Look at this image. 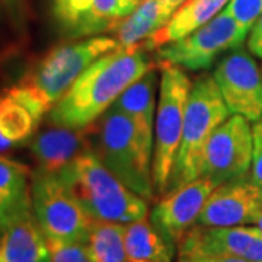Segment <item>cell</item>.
Wrapping results in <instances>:
<instances>
[{"label":"cell","instance_id":"obj_27","mask_svg":"<svg viewBox=\"0 0 262 262\" xmlns=\"http://www.w3.org/2000/svg\"><path fill=\"white\" fill-rule=\"evenodd\" d=\"M248 48L253 56L262 58V15L253 24V27L249 31Z\"/></svg>","mask_w":262,"mask_h":262},{"label":"cell","instance_id":"obj_29","mask_svg":"<svg viewBox=\"0 0 262 262\" xmlns=\"http://www.w3.org/2000/svg\"><path fill=\"white\" fill-rule=\"evenodd\" d=\"M28 196H27V198H28ZM22 201H24V200H22ZM22 201H20V203H22ZM20 203L15 204V206L0 203V233H2V232L5 230V227L8 226L9 220L12 219V215H13V213H15V210H16V207H18Z\"/></svg>","mask_w":262,"mask_h":262},{"label":"cell","instance_id":"obj_10","mask_svg":"<svg viewBox=\"0 0 262 262\" xmlns=\"http://www.w3.org/2000/svg\"><path fill=\"white\" fill-rule=\"evenodd\" d=\"M213 76L230 114L249 122L262 120V72L248 51L232 50L219 61Z\"/></svg>","mask_w":262,"mask_h":262},{"label":"cell","instance_id":"obj_26","mask_svg":"<svg viewBox=\"0 0 262 262\" xmlns=\"http://www.w3.org/2000/svg\"><path fill=\"white\" fill-rule=\"evenodd\" d=\"M249 179L262 188V120L252 125V166Z\"/></svg>","mask_w":262,"mask_h":262},{"label":"cell","instance_id":"obj_6","mask_svg":"<svg viewBox=\"0 0 262 262\" xmlns=\"http://www.w3.org/2000/svg\"><path fill=\"white\" fill-rule=\"evenodd\" d=\"M160 82L156 117L151 175L156 196L165 195L182 137L184 118L191 92V80L178 66L159 63Z\"/></svg>","mask_w":262,"mask_h":262},{"label":"cell","instance_id":"obj_2","mask_svg":"<svg viewBox=\"0 0 262 262\" xmlns=\"http://www.w3.org/2000/svg\"><path fill=\"white\" fill-rule=\"evenodd\" d=\"M57 175L94 220L127 225L149 217V201L124 185L92 149Z\"/></svg>","mask_w":262,"mask_h":262},{"label":"cell","instance_id":"obj_8","mask_svg":"<svg viewBox=\"0 0 262 262\" xmlns=\"http://www.w3.org/2000/svg\"><path fill=\"white\" fill-rule=\"evenodd\" d=\"M249 31L223 9L215 18L192 34L155 50L158 63H169L184 70H204L226 51L242 47Z\"/></svg>","mask_w":262,"mask_h":262},{"label":"cell","instance_id":"obj_23","mask_svg":"<svg viewBox=\"0 0 262 262\" xmlns=\"http://www.w3.org/2000/svg\"><path fill=\"white\" fill-rule=\"evenodd\" d=\"M91 0H53L57 20L73 37H83Z\"/></svg>","mask_w":262,"mask_h":262},{"label":"cell","instance_id":"obj_22","mask_svg":"<svg viewBox=\"0 0 262 262\" xmlns=\"http://www.w3.org/2000/svg\"><path fill=\"white\" fill-rule=\"evenodd\" d=\"M28 195L27 166L0 156V203L15 206Z\"/></svg>","mask_w":262,"mask_h":262},{"label":"cell","instance_id":"obj_18","mask_svg":"<svg viewBox=\"0 0 262 262\" xmlns=\"http://www.w3.org/2000/svg\"><path fill=\"white\" fill-rule=\"evenodd\" d=\"M229 2L230 0H185L175 10L168 24L143 42L144 47L151 51L187 37L215 18Z\"/></svg>","mask_w":262,"mask_h":262},{"label":"cell","instance_id":"obj_4","mask_svg":"<svg viewBox=\"0 0 262 262\" xmlns=\"http://www.w3.org/2000/svg\"><path fill=\"white\" fill-rule=\"evenodd\" d=\"M230 115L214 76L203 73L196 77L191 86L182 137L165 194L184 187L200 177V163L207 143L215 128Z\"/></svg>","mask_w":262,"mask_h":262},{"label":"cell","instance_id":"obj_15","mask_svg":"<svg viewBox=\"0 0 262 262\" xmlns=\"http://www.w3.org/2000/svg\"><path fill=\"white\" fill-rule=\"evenodd\" d=\"M44 117L18 86L0 95V156L29 140Z\"/></svg>","mask_w":262,"mask_h":262},{"label":"cell","instance_id":"obj_24","mask_svg":"<svg viewBox=\"0 0 262 262\" xmlns=\"http://www.w3.org/2000/svg\"><path fill=\"white\" fill-rule=\"evenodd\" d=\"M51 262H94L86 242H63L47 239Z\"/></svg>","mask_w":262,"mask_h":262},{"label":"cell","instance_id":"obj_5","mask_svg":"<svg viewBox=\"0 0 262 262\" xmlns=\"http://www.w3.org/2000/svg\"><path fill=\"white\" fill-rule=\"evenodd\" d=\"M118 47L111 37H91L57 46L25 73L18 86L50 113L88 66Z\"/></svg>","mask_w":262,"mask_h":262},{"label":"cell","instance_id":"obj_34","mask_svg":"<svg viewBox=\"0 0 262 262\" xmlns=\"http://www.w3.org/2000/svg\"><path fill=\"white\" fill-rule=\"evenodd\" d=\"M184 2H185V0H184Z\"/></svg>","mask_w":262,"mask_h":262},{"label":"cell","instance_id":"obj_21","mask_svg":"<svg viewBox=\"0 0 262 262\" xmlns=\"http://www.w3.org/2000/svg\"><path fill=\"white\" fill-rule=\"evenodd\" d=\"M139 3V0H91L83 37L110 31L118 20L128 16Z\"/></svg>","mask_w":262,"mask_h":262},{"label":"cell","instance_id":"obj_12","mask_svg":"<svg viewBox=\"0 0 262 262\" xmlns=\"http://www.w3.org/2000/svg\"><path fill=\"white\" fill-rule=\"evenodd\" d=\"M261 211L262 188L251 179H236L214 188L196 225L204 227L253 225Z\"/></svg>","mask_w":262,"mask_h":262},{"label":"cell","instance_id":"obj_28","mask_svg":"<svg viewBox=\"0 0 262 262\" xmlns=\"http://www.w3.org/2000/svg\"><path fill=\"white\" fill-rule=\"evenodd\" d=\"M178 262H249L233 255H207V256H194V258H182Z\"/></svg>","mask_w":262,"mask_h":262},{"label":"cell","instance_id":"obj_16","mask_svg":"<svg viewBox=\"0 0 262 262\" xmlns=\"http://www.w3.org/2000/svg\"><path fill=\"white\" fill-rule=\"evenodd\" d=\"M156 88L158 72L151 69L130 88H127L113 105L134 122L141 141L150 151H153L155 146V117L158 106Z\"/></svg>","mask_w":262,"mask_h":262},{"label":"cell","instance_id":"obj_11","mask_svg":"<svg viewBox=\"0 0 262 262\" xmlns=\"http://www.w3.org/2000/svg\"><path fill=\"white\" fill-rule=\"evenodd\" d=\"M217 187L211 179L198 177L187 185L160 196L150 211V222L168 242H178L196 225L207 198Z\"/></svg>","mask_w":262,"mask_h":262},{"label":"cell","instance_id":"obj_25","mask_svg":"<svg viewBox=\"0 0 262 262\" xmlns=\"http://www.w3.org/2000/svg\"><path fill=\"white\" fill-rule=\"evenodd\" d=\"M225 9L242 28L251 31L253 24L262 15V0H230Z\"/></svg>","mask_w":262,"mask_h":262},{"label":"cell","instance_id":"obj_9","mask_svg":"<svg viewBox=\"0 0 262 262\" xmlns=\"http://www.w3.org/2000/svg\"><path fill=\"white\" fill-rule=\"evenodd\" d=\"M252 166V127L242 115L232 114L220 124L207 143L200 177L211 179L215 185L244 179Z\"/></svg>","mask_w":262,"mask_h":262},{"label":"cell","instance_id":"obj_3","mask_svg":"<svg viewBox=\"0 0 262 262\" xmlns=\"http://www.w3.org/2000/svg\"><path fill=\"white\" fill-rule=\"evenodd\" d=\"M92 151L124 185L146 201L156 198L150 151L130 118L111 106L91 125Z\"/></svg>","mask_w":262,"mask_h":262},{"label":"cell","instance_id":"obj_33","mask_svg":"<svg viewBox=\"0 0 262 262\" xmlns=\"http://www.w3.org/2000/svg\"><path fill=\"white\" fill-rule=\"evenodd\" d=\"M127 262H146V261H131V259H128Z\"/></svg>","mask_w":262,"mask_h":262},{"label":"cell","instance_id":"obj_17","mask_svg":"<svg viewBox=\"0 0 262 262\" xmlns=\"http://www.w3.org/2000/svg\"><path fill=\"white\" fill-rule=\"evenodd\" d=\"M179 5L169 0H141L128 16L118 20L110 32L120 47H134L163 28Z\"/></svg>","mask_w":262,"mask_h":262},{"label":"cell","instance_id":"obj_31","mask_svg":"<svg viewBox=\"0 0 262 262\" xmlns=\"http://www.w3.org/2000/svg\"><path fill=\"white\" fill-rule=\"evenodd\" d=\"M253 225L258 226V227H259V229H261V230H262V211H261V213H259V214L256 215V219H255Z\"/></svg>","mask_w":262,"mask_h":262},{"label":"cell","instance_id":"obj_7","mask_svg":"<svg viewBox=\"0 0 262 262\" xmlns=\"http://www.w3.org/2000/svg\"><path fill=\"white\" fill-rule=\"evenodd\" d=\"M31 206L50 241L86 242L94 219L77 203L57 173L38 170L31 181Z\"/></svg>","mask_w":262,"mask_h":262},{"label":"cell","instance_id":"obj_13","mask_svg":"<svg viewBox=\"0 0 262 262\" xmlns=\"http://www.w3.org/2000/svg\"><path fill=\"white\" fill-rule=\"evenodd\" d=\"M0 262H51L47 237L34 215L31 195L16 207L0 234Z\"/></svg>","mask_w":262,"mask_h":262},{"label":"cell","instance_id":"obj_1","mask_svg":"<svg viewBox=\"0 0 262 262\" xmlns=\"http://www.w3.org/2000/svg\"><path fill=\"white\" fill-rule=\"evenodd\" d=\"M149 51L141 42L115 48L96 58L51 108L50 124L75 130L91 127L127 88L155 69Z\"/></svg>","mask_w":262,"mask_h":262},{"label":"cell","instance_id":"obj_30","mask_svg":"<svg viewBox=\"0 0 262 262\" xmlns=\"http://www.w3.org/2000/svg\"><path fill=\"white\" fill-rule=\"evenodd\" d=\"M0 2L3 3V6H5L6 9L12 13V16H15V18L19 16L20 8H22V0H0Z\"/></svg>","mask_w":262,"mask_h":262},{"label":"cell","instance_id":"obj_14","mask_svg":"<svg viewBox=\"0 0 262 262\" xmlns=\"http://www.w3.org/2000/svg\"><path fill=\"white\" fill-rule=\"evenodd\" d=\"M92 149L91 127L75 130L54 125L38 133L31 141V153L37 162L38 170L58 173L76 158Z\"/></svg>","mask_w":262,"mask_h":262},{"label":"cell","instance_id":"obj_32","mask_svg":"<svg viewBox=\"0 0 262 262\" xmlns=\"http://www.w3.org/2000/svg\"><path fill=\"white\" fill-rule=\"evenodd\" d=\"M139 2H141V0H139ZM169 2H175V3H178L179 6H181V5L184 3V0H169Z\"/></svg>","mask_w":262,"mask_h":262},{"label":"cell","instance_id":"obj_19","mask_svg":"<svg viewBox=\"0 0 262 262\" xmlns=\"http://www.w3.org/2000/svg\"><path fill=\"white\" fill-rule=\"evenodd\" d=\"M125 249L131 261L173 262L177 253V246L158 232L149 217L125 225Z\"/></svg>","mask_w":262,"mask_h":262},{"label":"cell","instance_id":"obj_20","mask_svg":"<svg viewBox=\"0 0 262 262\" xmlns=\"http://www.w3.org/2000/svg\"><path fill=\"white\" fill-rule=\"evenodd\" d=\"M88 251L94 262H127L125 225L94 220L88 236Z\"/></svg>","mask_w":262,"mask_h":262}]
</instances>
